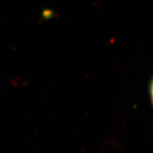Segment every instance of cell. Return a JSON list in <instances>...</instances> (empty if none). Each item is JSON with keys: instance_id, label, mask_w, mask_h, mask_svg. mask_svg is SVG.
Listing matches in <instances>:
<instances>
[{"instance_id": "6da1fadb", "label": "cell", "mask_w": 153, "mask_h": 153, "mask_svg": "<svg viewBox=\"0 0 153 153\" xmlns=\"http://www.w3.org/2000/svg\"><path fill=\"white\" fill-rule=\"evenodd\" d=\"M150 89H149V92H150V97H151V100L152 103L153 104V78L152 79L151 81V83H150Z\"/></svg>"}]
</instances>
